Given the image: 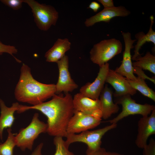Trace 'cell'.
Masks as SVG:
<instances>
[{"label": "cell", "mask_w": 155, "mask_h": 155, "mask_svg": "<svg viewBox=\"0 0 155 155\" xmlns=\"http://www.w3.org/2000/svg\"><path fill=\"white\" fill-rule=\"evenodd\" d=\"M73 98L69 93L65 95L55 94L52 99L35 106L20 105L17 112L23 113L30 109L38 111L46 117V132L50 135L65 137L69 121L73 116L74 110Z\"/></svg>", "instance_id": "6da1fadb"}, {"label": "cell", "mask_w": 155, "mask_h": 155, "mask_svg": "<svg viewBox=\"0 0 155 155\" xmlns=\"http://www.w3.org/2000/svg\"><path fill=\"white\" fill-rule=\"evenodd\" d=\"M56 92L55 84H44L37 81L32 76L30 68L22 64L14 91L15 97L18 101L35 106L52 97Z\"/></svg>", "instance_id": "7a4b0ae2"}, {"label": "cell", "mask_w": 155, "mask_h": 155, "mask_svg": "<svg viewBox=\"0 0 155 155\" xmlns=\"http://www.w3.org/2000/svg\"><path fill=\"white\" fill-rule=\"evenodd\" d=\"M30 7L34 22L39 29L46 31L55 26L59 17L58 12L52 6L40 3L34 0H24Z\"/></svg>", "instance_id": "3957f363"}, {"label": "cell", "mask_w": 155, "mask_h": 155, "mask_svg": "<svg viewBox=\"0 0 155 155\" xmlns=\"http://www.w3.org/2000/svg\"><path fill=\"white\" fill-rule=\"evenodd\" d=\"M47 128V123L40 120L38 113H34L30 124L16 135V146L23 151L32 150L35 140L41 133L46 132Z\"/></svg>", "instance_id": "277c9868"}, {"label": "cell", "mask_w": 155, "mask_h": 155, "mask_svg": "<svg viewBox=\"0 0 155 155\" xmlns=\"http://www.w3.org/2000/svg\"><path fill=\"white\" fill-rule=\"evenodd\" d=\"M121 42L115 38L102 40L94 44L90 52V59L100 67L122 52Z\"/></svg>", "instance_id": "5b68a950"}, {"label": "cell", "mask_w": 155, "mask_h": 155, "mask_svg": "<svg viewBox=\"0 0 155 155\" xmlns=\"http://www.w3.org/2000/svg\"><path fill=\"white\" fill-rule=\"evenodd\" d=\"M117 126V124L112 123L102 128L93 131L87 130L79 134H67L65 137V142L69 146L74 142L83 143L87 145V150H95L101 147L103 136L108 131L115 128Z\"/></svg>", "instance_id": "8992f818"}, {"label": "cell", "mask_w": 155, "mask_h": 155, "mask_svg": "<svg viewBox=\"0 0 155 155\" xmlns=\"http://www.w3.org/2000/svg\"><path fill=\"white\" fill-rule=\"evenodd\" d=\"M115 103L121 105L122 110L116 117L108 121L110 124H117L119 121L130 115H140L142 117L147 116L155 109L153 105L137 103L128 94L117 98Z\"/></svg>", "instance_id": "52a82bcc"}, {"label": "cell", "mask_w": 155, "mask_h": 155, "mask_svg": "<svg viewBox=\"0 0 155 155\" xmlns=\"http://www.w3.org/2000/svg\"><path fill=\"white\" fill-rule=\"evenodd\" d=\"M101 120V118L95 115L74 111L68 124L67 134L82 132L95 128L100 124Z\"/></svg>", "instance_id": "ba28073f"}, {"label": "cell", "mask_w": 155, "mask_h": 155, "mask_svg": "<svg viewBox=\"0 0 155 155\" xmlns=\"http://www.w3.org/2000/svg\"><path fill=\"white\" fill-rule=\"evenodd\" d=\"M56 63L59 70V77L55 84V94H58L62 92L69 93L77 89L78 86L71 78L69 71L68 56L65 55Z\"/></svg>", "instance_id": "9c48e42d"}, {"label": "cell", "mask_w": 155, "mask_h": 155, "mask_svg": "<svg viewBox=\"0 0 155 155\" xmlns=\"http://www.w3.org/2000/svg\"><path fill=\"white\" fill-rule=\"evenodd\" d=\"M125 43V50L123 53V58L121 64L115 70L128 80H135L136 77L133 73V66L131 61V49L134 48L133 45L136 39L132 40L131 33L129 32H121Z\"/></svg>", "instance_id": "30bf717a"}, {"label": "cell", "mask_w": 155, "mask_h": 155, "mask_svg": "<svg viewBox=\"0 0 155 155\" xmlns=\"http://www.w3.org/2000/svg\"><path fill=\"white\" fill-rule=\"evenodd\" d=\"M109 69V64L108 63L100 67L95 80L92 83L88 82L82 86L80 93L93 99H99L100 93L104 87Z\"/></svg>", "instance_id": "8fae6325"}, {"label": "cell", "mask_w": 155, "mask_h": 155, "mask_svg": "<svg viewBox=\"0 0 155 155\" xmlns=\"http://www.w3.org/2000/svg\"><path fill=\"white\" fill-rule=\"evenodd\" d=\"M155 134V109L150 116L142 117L138 121L136 145L138 148L143 149L147 144L149 137Z\"/></svg>", "instance_id": "7c38bea8"}, {"label": "cell", "mask_w": 155, "mask_h": 155, "mask_svg": "<svg viewBox=\"0 0 155 155\" xmlns=\"http://www.w3.org/2000/svg\"><path fill=\"white\" fill-rule=\"evenodd\" d=\"M105 82L110 84L114 88L115 91L113 94L116 97L128 94L132 96L137 92V90L131 87L125 77L113 70L110 69Z\"/></svg>", "instance_id": "4fadbf2b"}, {"label": "cell", "mask_w": 155, "mask_h": 155, "mask_svg": "<svg viewBox=\"0 0 155 155\" xmlns=\"http://www.w3.org/2000/svg\"><path fill=\"white\" fill-rule=\"evenodd\" d=\"M73 101L74 111L95 115L102 118L99 99H93L79 92L74 95Z\"/></svg>", "instance_id": "5bb4252c"}, {"label": "cell", "mask_w": 155, "mask_h": 155, "mask_svg": "<svg viewBox=\"0 0 155 155\" xmlns=\"http://www.w3.org/2000/svg\"><path fill=\"white\" fill-rule=\"evenodd\" d=\"M130 13L129 10L123 6L104 8L96 15L87 19L84 22V24L86 27H89L101 22L108 23L114 17H125Z\"/></svg>", "instance_id": "9a60e30c"}, {"label": "cell", "mask_w": 155, "mask_h": 155, "mask_svg": "<svg viewBox=\"0 0 155 155\" xmlns=\"http://www.w3.org/2000/svg\"><path fill=\"white\" fill-rule=\"evenodd\" d=\"M113 93L111 90L105 85L100 94L99 99L100 104L102 118L106 119L113 114L117 113L119 108L113 99Z\"/></svg>", "instance_id": "2e32d148"}, {"label": "cell", "mask_w": 155, "mask_h": 155, "mask_svg": "<svg viewBox=\"0 0 155 155\" xmlns=\"http://www.w3.org/2000/svg\"><path fill=\"white\" fill-rule=\"evenodd\" d=\"M20 105L17 102H14L11 106L8 107L6 105L4 101L0 98V138L1 140H3L4 130L11 128L13 125L15 119L14 113L18 109Z\"/></svg>", "instance_id": "e0dca14e"}, {"label": "cell", "mask_w": 155, "mask_h": 155, "mask_svg": "<svg viewBox=\"0 0 155 155\" xmlns=\"http://www.w3.org/2000/svg\"><path fill=\"white\" fill-rule=\"evenodd\" d=\"M71 43L67 38H58L53 46L45 53L46 61L56 62L65 55V53L71 48Z\"/></svg>", "instance_id": "ac0fdd59"}, {"label": "cell", "mask_w": 155, "mask_h": 155, "mask_svg": "<svg viewBox=\"0 0 155 155\" xmlns=\"http://www.w3.org/2000/svg\"><path fill=\"white\" fill-rule=\"evenodd\" d=\"M150 24L148 32L145 34L142 31L136 34L135 35V38L137 40L136 44L135 45L134 54L131 57V59L135 61L138 57L141 55L140 53L139 50L142 46L146 42H152L155 46V32L152 29V26L154 23V18L153 15L150 17Z\"/></svg>", "instance_id": "d6986e66"}, {"label": "cell", "mask_w": 155, "mask_h": 155, "mask_svg": "<svg viewBox=\"0 0 155 155\" xmlns=\"http://www.w3.org/2000/svg\"><path fill=\"white\" fill-rule=\"evenodd\" d=\"M135 61L132 63L133 66L148 70L155 74V56L150 52H147L143 57L140 56Z\"/></svg>", "instance_id": "ffe728a7"}, {"label": "cell", "mask_w": 155, "mask_h": 155, "mask_svg": "<svg viewBox=\"0 0 155 155\" xmlns=\"http://www.w3.org/2000/svg\"><path fill=\"white\" fill-rule=\"evenodd\" d=\"M127 80L133 88L155 101V92L148 86L144 80L137 77L135 80Z\"/></svg>", "instance_id": "44dd1931"}, {"label": "cell", "mask_w": 155, "mask_h": 155, "mask_svg": "<svg viewBox=\"0 0 155 155\" xmlns=\"http://www.w3.org/2000/svg\"><path fill=\"white\" fill-rule=\"evenodd\" d=\"M8 135L7 139L0 144V155H13V150L16 146L15 134L12 132L11 128L7 129Z\"/></svg>", "instance_id": "7402d4cb"}, {"label": "cell", "mask_w": 155, "mask_h": 155, "mask_svg": "<svg viewBox=\"0 0 155 155\" xmlns=\"http://www.w3.org/2000/svg\"><path fill=\"white\" fill-rule=\"evenodd\" d=\"M60 136L55 137L53 143L55 146L56 151L54 155H75L69 149V146Z\"/></svg>", "instance_id": "603a6c76"}, {"label": "cell", "mask_w": 155, "mask_h": 155, "mask_svg": "<svg viewBox=\"0 0 155 155\" xmlns=\"http://www.w3.org/2000/svg\"><path fill=\"white\" fill-rule=\"evenodd\" d=\"M18 52V49L15 46L3 44L1 41L0 37V55L4 53H8L13 56L17 62L20 63L21 61L14 55V54H16Z\"/></svg>", "instance_id": "cb8c5ba5"}, {"label": "cell", "mask_w": 155, "mask_h": 155, "mask_svg": "<svg viewBox=\"0 0 155 155\" xmlns=\"http://www.w3.org/2000/svg\"><path fill=\"white\" fill-rule=\"evenodd\" d=\"M0 1L12 9L18 10L22 7L24 0H1Z\"/></svg>", "instance_id": "d4e9b609"}, {"label": "cell", "mask_w": 155, "mask_h": 155, "mask_svg": "<svg viewBox=\"0 0 155 155\" xmlns=\"http://www.w3.org/2000/svg\"><path fill=\"white\" fill-rule=\"evenodd\" d=\"M143 155H155V141L151 138L148 144L143 149Z\"/></svg>", "instance_id": "484cf974"}, {"label": "cell", "mask_w": 155, "mask_h": 155, "mask_svg": "<svg viewBox=\"0 0 155 155\" xmlns=\"http://www.w3.org/2000/svg\"><path fill=\"white\" fill-rule=\"evenodd\" d=\"M133 73L136 74L138 77L144 79L145 80L147 79L155 84V78H150L147 75L141 68L133 66Z\"/></svg>", "instance_id": "4316f807"}, {"label": "cell", "mask_w": 155, "mask_h": 155, "mask_svg": "<svg viewBox=\"0 0 155 155\" xmlns=\"http://www.w3.org/2000/svg\"><path fill=\"white\" fill-rule=\"evenodd\" d=\"M106 151L103 148L100 147L94 151H90L87 150L86 155H106Z\"/></svg>", "instance_id": "83f0119b"}, {"label": "cell", "mask_w": 155, "mask_h": 155, "mask_svg": "<svg viewBox=\"0 0 155 155\" xmlns=\"http://www.w3.org/2000/svg\"><path fill=\"white\" fill-rule=\"evenodd\" d=\"M103 6L104 8L112 7L115 6L113 0H98Z\"/></svg>", "instance_id": "f1b7e54d"}, {"label": "cell", "mask_w": 155, "mask_h": 155, "mask_svg": "<svg viewBox=\"0 0 155 155\" xmlns=\"http://www.w3.org/2000/svg\"><path fill=\"white\" fill-rule=\"evenodd\" d=\"M100 7V5L98 3L93 1L91 3L88 8L92 9L94 12H96Z\"/></svg>", "instance_id": "f546056e"}, {"label": "cell", "mask_w": 155, "mask_h": 155, "mask_svg": "<svg viewBox=\"0 0 155 155\" xmlns=\"http://www.w3.org/2000/svg\"><path fill=\"white\" fill-rule=\"evenodd\" d=\"M43 144L41 143L38 144L30 155H42L41 151Z\"/></svg>", "instance_id": "4dcf8cb0"}, {"label": "cell", "mask_w": 155, "mask_h": 155, "mask_svg": "<svg viewBox=\"0 0 155 155\" xmlns=\"http://www.w3.org/2000/svg\"><path fill=\"white\" fill-rule=\"evenodd\" d=\"M106 155H124L123 154L114 152H107L106 153Z\"/></svg>", "instance_id": "1f68e13d"}]
</instances>
